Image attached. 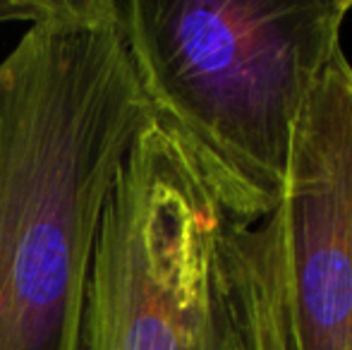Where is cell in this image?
<instances>
[{
  "label": "cell",
  "mask_w": 352,
  "mask_h": 350,
  "mask_svg": "<svg viewBox=\"0 0 352 350\" xmlns=\"http://www.w3.org/2000/svg\"><path fill=\"white\" fill-rule=\"evenodd\" d=\"M153 118L209 168L276 209L295 125L352 0H118Z\"/></svg>",
  "instance_id": "3"
},
{
  "label": "cell",
  "mask_w": 352,
  "mask_h": 350,
  "mask_svg": "<svg viewBox=\"0 0 352 350\" xmlns=\"http://www.w3.org/2000/svg\"><path fill=\"white\" fill-rule=\"evenodd\" d=\"M290 350H352V65L329 63L274 209Z\"/></svg>",
  "instance_id": "4"
},
{
  "label": "cell",
  "mask_w": 352,
  "mask_h": 350,
  "mask_svg": "<svg viewBox=\"0 0 352 350\" xmlns=\"http://www.w3.org/2000/svg\"><path fill=\"white\" fill-rule=\"evenodd\" d=\"M82 350H290L274 209L153 116L103 209Z\"/></svg>",
  "instance_id": "2"
},
{
  "label": "cell",
  "mask_w": 352,
  "mask_h": 350,
  "mask_svg": "<svg viewBox=\"0 0 352 350\" xmlns=\"http://www.w3.org/2000/svg\"><path fill=\"white\" fill-rule=\"evenodd\" d=\"M151 116L118 0H53L0 56V350H82L103 209Z\"/></svg>",
  "instance_id": "1"
},
{
  "label": "cell",
  "mask_w": 352,
  "mask_h": 350,
  "mask_svg": "<svg viewBox=\"0 0 352 350\" xmlns=\"http://www.w3.org/2000/svg\"><path fill=\"white\" fill-rule=\"evenodd\" d=\"M53 0H0V27L32 24L51 10Z\"/></svg>",
  "instance_id": "5"
}]
</instances>
